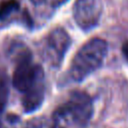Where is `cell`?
Returning <instances> with one entry per match:
<instances>
[{
    "mask_svg": "<svg viewBox=\"0 0 128 128\" xmlns=\"http://www.w3.org/2000/svg\"><path fill=\"white\" fill-rule=\"evenodd\" d=\"M20 8V3L17 0H3L0 2V21L8 19L12 14Z\"/></svg>",
    "mask_w": 128,
    "mask_h": 128,
    "instance_id": "cell-8",
    "label": "cell"
},
{
    "mask_svg": "<svg viewBox=\"0 0 128 128\" xmlns=\"http://www.w3.org/2000/svg\"><path fill=\"white\" fill-rule=\"evenodd\" d=\"M71 44V39L68 33L62 28L52 30L45 43L46 59L53 65H59Z\"/></svg>",
    "mask_w": 128,
    "mask_h": 128,
    "instance_id": "cell-5",
    "label": "cell"
},
{
    "mask_svg": "<svg viewBox=\"0 0 128 128\" xmlns=\"http://www.w3.org/2000/svg\"><path fill=\"white\" fill-rule=\"evenodd\" d=\"M108 50V44L104 39L93 38L85 43L75 54L69 74L74 81H83L88 75L98 69L103 63Z\"/></svg>",
    "mask_w": 128,
    "mask_h": 128,
    "instance_id": "cell-2",
    "label": "cell"
},
{
    "mask_svg": "<svg viewBox=\"0 0 128 128\" xmlns=\"http://www.w3.org/2000/svg\"><path fill=\"white\" fill-rule=\"evenodd\" d=\"M122 52H123L124 56L126 57V59L128 60V41H126V42L122 45Z\"/></svg>",
    "mask_w": 128,
    "mask_h": 128,
    "instance_id": "cell-10",
    "label": "cell"
},
{
    "mask_svg": "<svg viewBox=\"0 0 128 128\" xmlns=\"http://www.w3.org/2000/svg\"><path fill=\"white\" fill-rule=\"evenodd\" d=\"M93 115V102L82 91L71 93L53 113L50 128H84Z\"/></svg>",
    "mask_w": 128,
    "mask_h": 128,
    "instance_id": "cell-1",
    "label": "cell"
},
{
    "mask_svg": "<svg viewBox=\"0 0 128 128\" xmlns=\"http://www.w3.org/2000/svg\"><path fill=\"white\" fill-rule=\"evenodd\" d=\"M17 63L12 76L15 89L25 93L35 84L44 80V71L41 65L34 63L28 49L21 50L17 55Z\"/></svg>",
    "mask_w": 128,
    "mask_h": 128,
    "instance_id": "cell-3",
    "label": "cell"
},
{
    "mask_svg": "<svg viewBox=\"0 0 128 128\" xmlns=\"http://www.w3.org/2000/svg\"><path fill=\"white\" fill-rule=\"evenodd\" d=\"M45 96L44 80L38 82L25 93L22 97V106L25 113H32L36 111L43 103Z\"/></svg>",
    "mask_w": 128,
    "mask_h": 128,
    "instance_id": "cell-6",
    "label": "cell"
},
{
    "mask_svg": "<svg viewBox=\"0 0 128 128\" xmlns=\"http://www.w3.org/2000/svg\"><path fill=\"white\" fill-rule=\"evenodd\" d=\"M9 97V78L5 70L0 69V115L5 110Z\"/></svg>",
    "mask_w": 128,
    "mask_h": 128,
    "instance_id": "cell-7",
    "label": "cell"
},
{
    "mask_svg": "<svg viewBox=\"0 0 128 128\" xmlns=\"http://www.w3.org/2000/svg\"><path fill=\"white\" fill-rule=\"evenodd\" d=\"M67 0H49V3L51 6L53 7H58L60 5H62L63 3H65Z\"/></svg>",
    "mask_w": 128,
    "mask_h": 128,
    "instance_id": "cell-9",
    "label": "cell"
},
{
    "mask_svg": "<svg viewBox=\"0 0 128 128\" xmlns=\"http://www.w3.org/2000/svg\"><path fill=\"white\" fill-rule=\"evenodd\" d=\"M102 13L99 0H76L73 8V16L80 28L89 30L97 25Z\"/></svg>",
    "mask_w": 128,
    "mask_h": 128,
    "instance_id": "cell-4",
    "label": "cell"
},
{
    "mask_svg": "<svg viewBox=\"0 0 128 128\" xmlns=\"http://www.w3.org/2000/svg\"><path fill=\"white\" fill-rule=\"evenodd\" d=\"M34 4H36V5H38V4H41V3H43L45 0H31Z\"/></svg>",
    "mask_w": 128,
    "mask_h": 128,
    "instance_id": "cell-11",
    "label": "cell"
}]
</instances>
